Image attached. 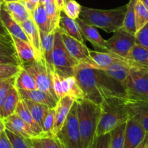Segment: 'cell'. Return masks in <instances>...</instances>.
Here are the masks:
<instances>
[{
	"label": "cell",
	"instance_id": "1",
	"mask_svg": "<svg viewBox=\"0 0 148 148\" xmlns=\"http://www.w3.org/2000/svg\"><path fill=\"white\" fill-rule=\"evenodd\" d=\"M74 77L85 98L99 106L107 97L126 96L123 85L101 69L78 63L75 68Z\"/></svg>",
	"mask_w": 148,
	"mask_h": 148
},
{
	"label": "cell",
	"instance_id": "2",
	"mask_svg": "<svg viewBox=\"0 0 148 148\" xmlns=\"http://www.w3.org/2000/svg\"><path fill=\"white\" fill-rule=\"evenodd\" d=\"M100 106L101 113L97 129V136L110 133L130 119L127 97L123 95L107 97Z\"/></svg>",
	"mask_w": 148,
	"mask_h": 148
},
{
	"label": "cell",
	"instance_id": "3",
	"mask_svg": "<svg viewBox=\"0 0 148 148\" xmlns=\"http://www.w3.org/2000/svg\"><path fill=\"white\" fill-rule=\"evenodd\" d=\"M81 148H90L97 137L100 106L86 98L76 101Z\"/></svg>",
	"mask_w": 148,
	"mask_h": 148
},
{
	"label": "cell",
	"instance_id": "4",
	"mask_svg": "<svg viewBox=\"0 0 148 148\" xmlns=\"http://www.w3.org/2000/svg\"><path fill=\"white\" fill-rule=\"evenodd\" d=\"M126 8L127 4L112 10H97L81 6L79 18L107 33H114L123 26Z\"/></svg>",
	"mask_w": 148,
	"mask_h": 148
},
{
	"label": "cell",
	"instance_id": "5",
	"mask_svg": "<svg viewBox=\"0 0 148 148\" xmlns=\"http://www.w3.org/2000/svg\"><path fill=\"white\" fill-rule=\"evenodd\" d=\"M52 62L55 72L59 76L65 77L74 76L75 68L79 63L71 56L67 50L59 27L55 30Z\"/></svg>",
	"mask_w": 148,
	"mask_h": 148
},
{
	"label": "cell",
	"instance_id": "6",
	"mask_svg": "<svg viewBox=\"0 0 148 148\" xmlns=\"http://www.w3.org/2000/svg\"><path fill=\"white\" fill-rule=\"evenodd\" d=\"M126 97L131 100L148 102L147 69L131 66L123 84Z\"/></svg>",
	"mask_w": 148,
	"mask_h": 148
},
{
	"label": "cell",
	"instance_id": "7",
	"mask_svg": "<svg viewBox=\"0 0 148 148\" xmlns=\"http://www.w3.org/2000/svg\"><path fill=\"white\" fill-rule=\"evenodd\" d=\"M55 137L62 148H81L76 101L74 102L63 126Z\"/></svg>",
	"mask_w": 148,
	"mask_h": 148
},
{
	"label": "cell",
	"instance_id": "8",
	"mask_svg": "<svg viewBox=\"0 0 148 148\" xmlns=\"http://www.w3.org/2000/svg\"><path fill=\"white\" fill-rule=\"evenodd\" d=\"M22 66L33 77L38 89L45 91L57 101H59L54 90L52 71L48 67L43 58Z\"/></svg>",
	"mask_w": 148,
	"mask_h": 148
},
{
	"label": "cell",
	"instance_id": "9",
	"mask_svg": "<svg viewBox=\"0 0 148 148\" xmlns=\"http://www.w3.org/2000/svg\"><path fill=\"white\" fill-rule=\"evenodd\" d=\"M53 87L58 100L65 96H69L75 101L85 98L84 92L78 85L75 77L59 76L57 72H52Z\"/></svg>",
	"mask_w": 148,
	"mask_h": 148
},
{
	"label": "cell",
	"instance_id": "10",
	"mask_svg": "<svg viewBox=\"0 0 148 148\" xmlns=\"http://www.w3.org/2000/svg\"><path fill=\"white\" fill-rule=\"evenodd\" d=\"M135 43V35L131 34L122 27L115 30L113 36L107 40L108 51L116 53L126 59Z\"/></svg>",
	"mask_w": 148,
	"mask_h": 148
},
{
	"label": "cell",
	"instance_id": "11",
	"mask_svg": "<svg viewBox=\"0 0 148 148\" xmlns=\"http://www.w3.org/2000/svg\"><path fill=\"white\" fill-rule=\"evenodd\" d=\"M60 32L64 44L71 56L79 63L84 64L97 69V66L90 57L89 49L86 46V45L82 42L69 36L61 30Z\"/></svg>",
	"mask_w": 148,
	"mask_h": 148
},
{
	"label": "cell",
	"instance_id": "12",
	"mask_svg": "<svg viewBox=\"0 0 148 148\" xmlns=\"http://www.w3.org/2000/svg\"><path fill=\"white\" fill-rule=\"evenodd\" d=\"M146 132L139 120L131 117L126 121L125 143L123 148H136L146 136Z\"/></svg>",
	"mask_w": 148,
	"mask_h": 148
},
{
	"label": "cell",
	"instance_id": "13",
	"mask_svg": "<svg viewBox=\"0 0 148 148\" xmlns=\"http://www.w3.org/2000/svg\"><path fill=\"white\" fill-rule=\"evenodd\" d=\"M75 101V100L69 96L63 97L57 101L55 108V124L52 131L53 136H56L61 130Z\"/></svg>",
	"mask_w": 148,
	"mask_h": 148
},
{
	"label": "cell",
	"instance_id": "14",
	"mask_svg": "<svg viewBox=\"0 0 148 148\" xmlns=\"http://www.w3.org/2000/svg\"><path fill=\"white\" fill-rule=\"evenodd\" d=\"M76 22L79 25L84 37L87 40H89L95 49L105 51V52L108 51L107 40H104L102 38L95 26H93L91 25L85 23L84 20H82L79 17L76 19Z\"/></svg>",
	"mask_w": 148,
	"mask_h": 148
},
{
	"label": "cell",
	"instance_id": "15",
	"mask_svg": "<svg viewBox=\"0 0 148 148\" xmlns=\"http://www.w3.org/2000/svg\"><path fill=\"white\" fill-rule=\"evenodd\" d=\"M4 121L6 130L11 132L26 139L36 138V135L29 126L15 113L4 119Z\"/></svg>",
	"mask_w": 148,
	"mask_h": 148
},
{
	"label": "cell",
	"instance_id": "16",
	"mask_svg": "<svg viewBox=\"0 0 148 148\" xmlns=\"http://www.w3.org/2000/svg\"><path fill=\"white\" fill-rule=\"evenodd\" d=\"M15 49L17 52V57L20 61L22 66L35 62L40 59L36 54L33 48L28 42L24 41L17 37L12 36Z\"/></svg>",
	"mask_w": 148,
	"mask_h": 148
},
{
	"label": "cell",
	"instance_id": "17",
	"mask_svg": "<svg viewBox=\"0 0 148 148\" xmlns=\"http://www.w3.org/2000/svg\"><path fill=\"white\" fill-rule=\"evenodd\" d=\"M0 19L11 36L30 43L24 30L22 28L21 25L17 22H16V20L12 17L11 14L7 10L5 6H4V1L1 4V9H0Z\"/></svg>",
	"mask_w": 148,
	"mask_h": 148
},
{
	"label": "cell",
	"instance_id": "18",
	"mask_svg": "<svg viewBox=\"0 0 148 148\" xmlns=\"http://www.w3.org/2000/svg\"><path fill=\"white\" fill-rule=\"evenodd\" d=\"M22 28L24 30L26 36L28 38L29 42L32 47L36 51V54L39 58H42V47L41 41L40 31L35 24L33 19H28L20 24Z\"/></svg>",
	"mask_w": 148,
	"mask_h": 148
},
{
	"label": "cell",
	"instance_id": "19",
	"mask_svg": "<svg viewBox=\"0 0 148 148\" xmlns=\"http://www.w3.org/2000/svg\"><path fill=\"white\" fill-rule=\"evenodd\" d=\"M128 107L131 117H134L148 134V102L134 101L128 98Z\"/></svg>",
	"mask_w": 148,
	"mask_h": 148
},
{
	"label": "cell",
	"instance_id": "20",
	"mask_svg": "<svg viewBox=\"0 0 148 148\" xmlns=\"http://www.w3.org/2000/svg\"><path fill=\"white\" fill-rule=\"evenodd\" d=\"M18 92L21 99L30 100L36 103L44 104L50 108H55L57 103V101L52 95L41 90H18Z\"/></svg>",
	"mask_w": 148,
	"mask_h": 148
},
{
	"label": "cell",
	"instance_id": "21",
	"mask_svg": "<svg viewBox=\"0 0 148 148\" xmlns=\"http://www.w3.org/2000/svg\"><path fill=\"white\" fill-rule=\"evenodd\" d=\"M131 65L126 62H117L105 67L100 68L109 77L123 85L129 75Z\"/></svg>",
	"mask_w": 148,
	"mask_h": 148
},
{
	"label": "cell",
	"instance_id": "22",
	"mask_svg": "<svg viewBox=\"0 0 148 148\" xmlns=\"http://www.w3.org/2000/svg\"><path fill=\"white\" fill-rule=\"evenodd\" d=\"M15 113L17 114L29 126L30 130L33 131V132L36 135V138L46 137V134L44 132L41 126L35 121L34 119L32 116L31 114H30V111H29L28 108L25 103L24 101L21 98H20V101H19V103L16 108Z\"/></svg>",
	"mask_w": 148,
	"mask_h": 148
},
{
	"label": "cell",
	"instance_id": "23",
	"mask_svg": "<svg viewBox=\"0 0 148 148\" xmlns=\"http://www.w3.org/2000/svg\"><path fill=\"white\" fill-rule=\"evenodd\" d=\"M58 27L62 32L66 33L71 37L73 38L82 43L84 42V37L81 33V30L78 23L76 22V20L69 17L62 11H61L60 13Z\"/></svg>",
	"mask_w": 148,
	"mask_h": 148
},
{
	"label": "cell",
	"instance_id": "24",
	"mask_svg": "<svg viewBox=\"0 0 148 148\" xmlns=\"http://www.w3.org/2000/svg\"><path fill=\"white\" fill-rule=\"evenodd\" d=\"M89 55L90 57L97 66V69L105 67V66H109V65L117 62H129L131 65L129 60L111 51L100 52L89 50Z\"/></svg>",
	"mask_w": 148,
	"mask_h": 148
},
{
	"label": "cell",
	"instance_id": "25",
	"mask_svg": "<svg viewBox=\"0 0 148 148\" xmlns=\"http://www.w3.org/2000/svg\"><path fill=\"white\" fill-rule=\"evenodd\" d=\"M40 36L42 47V58L44 59L46 65L50 69V70L52 72H55L53 62H52L55 30L49 33L40 31Z\"/></svg>",
	"mask_w": 148,
	"mask_h": 148
},
{
	"label": "cell",
	"instance_id": "26",
	"mask_svg": "<svg viewBox=\"0 0 148 148\" xmlns=\"http://www.w3.org/2000/svg\"><path fill=\"white\" fill-rule=\"evenodd\" d=\"M132 66L148 68V49L135 43L127 58Z\"/></svg>",
	"mask_w": 148,
	"mask_h": 148
},
{
	"label": "cell",
	"instance_id": "27",
	"mask_svg": "<svg viewBox=\"0 0 148 148\" xmlns=\"http://www.w3.org/2000/svg\"><path fill=\"white\" fill-rule=\"evenodd\" d=\"M20 101V96L19 95L18 90L15 88V85H13L10 88L5 102L1 108V111L0 112V119H4L15 114L16 108H17Z\"/></svg>",
	"mask_w": 148,
	"mask_h": 148
},
{
	"label": "cell",
	"instance_id": "28",
	"mask_svg": "<svg viewBox=\"0 0 148 148\" xmlns=\"http://www.w3.org/2000/svg\"><path fill=\"white\" fill-rule=\"evenodd\" d=\"M4 6L12 17L20 25L31 17L30 12L26 8L21 0L20 1L4 3Z\"/></svg>",
	"mask_w": 148,
	"mask_h": 148
},
{
	"label": "cell",
	"instance_id": "29",
	"mask_svg": "<svg viewBox=\"0 0 148 148\" xmlns=\"http://www.w3.org/2000/svg\"><path fill=\"white\" fill-rule=\"evenodd\" d=\"M30 16L40 31L44 33L51 32L49 19L44 4L39 3L33 12L30 13Z\"/></svg>",
	"mask_w": 148,
	"mask_h": 148
},
{
	"label": "cell",
	"instance_id": "30",
	"mask_svg": "<svg viewBox=\"0 0 148 148\" xmlns=\"http://www.w3.org/2000/svg\"><path fill=\"white\" fill-rule=\"evenodd\" d=\"M15 86L17 90H36L37 85L33 77L22 66V69L15 77Z\"/></svg>",
	"mask_w": 148,
	"mask_h": 148
},
{
	"label": "cell",
	"instance_id": "31",
	"mask_svg": "<svg viewBox=\"0 0 148 148\" xmlns=\"http://www.w3.org/2000/svg\"><path fill=\"white\" fill-rule=\"evenodd\" d=\"M25 103L26 104L27 107L28 108L32 116L34 119L35 121L41 126L42 128V124H43L44 119L46 116V113L48 112L50 108L47 106L44 105V104L36 103L34 101H30L27 99H23ZM43 130V129H42Z\"/></svg>",
	"mask_w": 148,
	"mask_h": 148
},
{
	"label": "cell",
	"instance_id": "32",
	"mask_svg": "<svg viewBox=\"0 0 148 148\" xmlns=\"http://www.w3.org/2000/svg\"><path fill=\"white\" fill-rule=\"evenodd\" d=\"M137 0H130L127 4L126 14L123 20V27L124 30L131 34L135 35L136 32V22H135V5Z\"/></svg>",
	"mask_w": 148,
	"mask_h": 148
},
{
	"label": "cell",
	"instance_id": "33",
	"mask_svg": "<svg viewBox=\"0 0 148 148\" xmlns=\"http://www.w3.org/2000/svg\"><path fill=\"white\" fill-rule=\"evenodd\" d=\"M44 7L50 25V31H54L59 25L61 10L57 7L55 1L45 4Z\"/></svg>",
	"mask_w": 148,
	"mask_h": 148
},
{
	"label": "cell",
	"instance_id": "34",
	"mask_svg": "<svg viewBox=\"0 0 148 148\" xmlns=\"http://www.w3.org/2000/svg\"><path fill=\"white\" fill-rule=\"evenodd\" d=\"M126 122L110 132V148H123L125 143Z\"/></svg>",
	"mask_w": 148,
	"mask_h": 148
},
{
	"label": "cell",
	"instance_id": "35",
	"mask_svg": "<svg viewBox=\"0 0 148 148\" xmlns=\"http://www.w3.org/2000/svg\"><path fill=\"white\" fill-rule=\"evenodd\" d=\"M135 22L136 31L148 23V8L137 0L135 5Z\"/></svg>",
	"mask_w": 148,
	"mask_h": 148
},
{
	"label": "cell",
	"instance_id": "36",
	"mask_svg": "<svg viewBox=\"0 0 148 148\" xmlns=\"http://www.w3.org/2000/svg\"><path fill=\"white\" fill-rule=\"evenodd\" d=\"M81 6L75 0H67L64 1L62 12L71 18L76 20L79 17Z\"/></svg>",
	"mask_w": 148,
	"mask_h": 148
},
{
	"label": "cell",
	"instance_id": "37",
	"mask_svg": "<svg viewBox=\"0 0 148 148\" xmlns=\"http://www.w3.org/2000/svg\"><path fill=\"white\" fill-rule=\"evenodd\" d=\"M6 133L12 145L13 148H33L31 139H26L5 130Z\"/></svg>",
	"mask_w": 148,
	"mask_h": 148
},
{
	"label": "cell",
	"instance_id": "38",
	"mask_svg": "<svg viewBox=\"0 0 148 148\" xmlns=\"http://www.w3.org/2000/svg\"><path fill=\"white\" fill-rule=\"evenodd\" d=\"M21 69V65L0 64V80H5L15 77Z\"/></svg>",
	"mask_w": 148,
	"mask_h": 148
},
{
	"label": "cell",
	"instance_id": "39",
	"mask_svg": "<svg viewBox=\"0 0 148 148\" xmlns=\"http://www.w3.org/2000/svg\"><path fill=\"white\" fill-rule=\"evenodd\" d=\"M55 108H49L44 119L42 129L46 136H53L52 131H53L54 124H55Z\"/></svg>",
	"mask_w": 148,
	"mask_h": 148
},
{
	"label": "cell",
	"instance_id": "40",
	"mask_svg": "<svg viewBox=\"0 0 148 148\" xmlns=\"http://www.w3.org/2000/svg\"><path fill=\"white\" fill-rule=\"evenodd\" d=\"M15 77L10 78V79H5L3 82L2 85H1V88H0V112H1L3 105L5 102L10 88L13 85H15Z\"/></svg>",
	"mask_w": 148,
	"mask_h": 148
},
{
	"label": "cell",
	"instance_id": "41",
	"mask_svg": "<svg viewBox=\"0 0 148 148\" xmlns=\"http://www.w3.org/2000/svg\"><path fill=\"white\" fill-rule=\"evenodd\" d=\"M136 43L148 49V23L135 33Z\"/></svg>",
	"mask_w": 148,
	"mask_h": 148
},
{
	"label": "cell",
	"instance_id": "42",
	"mask_svg": "<svg viewBox=\"0 0 148 148\" xmlns=\"http://www.w3.org/2000/svg\"><path fill=\"white\" fill-rule=\"evenodd\" d=\"M43 148H62L60 143L55 136H46L37 138Z\"/></svg>",
	"mask_w": 148,
	"mask_h": 148
},
{
	"label": "cell",
	"instance_id": "43",
	"mask_svg": "<svg viewBox=\"0 0 148 148\" xmlns=\"http://www.w3.org/2000/svg\"><path fill=\"white\" fill-rule=\"evenodd\" d=\"M90 148H110V133L97 136Z\"/></svg>",
	"mask_w": 148,
	"mask_h": 148
},
{
	"label": "cell",
	"instance_id": "44",
	"mask_svg": "<svg viewBox=\"0 0 148 148\" xmlns=\"http://www.w3.org/2000/svg\"><path fill=\"white\" fill-rule=\"evenodd\" d=\"M0 55L12 56V57L18 59L14 45L6 43V42L0 41Z\"/></svg>",
	"mask_w": 148,
	"mask_h": 148
},
{
	"label": "cell",
	"instance_id": "45",
	"mask_svg": "<svg viewBox=\"0 0 148 148\" xmlns=\"http://www.w3.org/2000/svg\"><path fill=\"white\" fill-rule=\"evenodd\" d=\"M0 41L6 42V43L14 45L12 36L4 25L1 19H0Z\"/></svg>",
	"mask_w": 148,
	"mask_h": 148
},
{
	"label": "cell",
	"instance_id": "46",
	"mask_svg": "<svg viewBox=\"0 0 148 148\" xmlns=\"http://www.w3.org/2000/svg\"><path fill=\"white\" fill-rule=\"evenodd\" d=\"M0 64L21 65V63H20V60L18 59L12 57V56L0 55Z\"/></svg>",
	"mask_w": 148,
	"mask_h": 148
},
{
	"label": "cell",
	"instance_id": "47",
	"mask_svg": "<svg viewBox=\"0 0 148 148\" xmlns=\"http://www.w3.org/2000/svg\"><path fill=\"white\" fill-rule=\"evenodd\" d=\"M0 148H13L5 131L0 134Z\"/></svg>",
	"mask_w": 148,
	"mask_h": 148
},
{
	"label": "cell",
	"instance_id": "48",
	"mask_svg": "<svg viewBox=\"0 0 148 148\" xmlns=\"http://www.w3.org/2000/svg\"><path fill=\"white\" fill-rule=\"evenodd\" d=\"M21 1L23 2V4H24V6L26 7V8L30 12V13L33 12V10L36 9V4H35L34 3H33L32 1H30V0H21Z\"/></svg>",
	"mask_w": 148,
	"mask_h": 148
},
{
	"label": "cell",
	"instance_id": "49",
	"mask_svg": "<svg viewBox=\"0 0 148 148\" xmlns=\"http://www.w3.org/2000/svg\"><path fill=\"white\" fill-rule=\"evenodd\" d=\"M148 147V134H146L143 141L136 148H147Z\"/></svg>",
	"mask_w": 148,
	"mask_h": 148
},
{
	"label": "cell",
	"instance_id": "50",
	"mask_svg": "<svg viewBox=\"0 0 148 148\" xmlns=\"http://www.w3.org/2000/svg\"><path fill=\"white\" fill-rule=\"evenodd\" d=\"M31 143L32 145H33V148H43L42 147L41 145L40 144L39 140H37V138H33L31 139Z\"/></svg>",
	"mask_w": 148,
	"mask_h": 148
},
{
	"label": "cell",
	"instance_id": "51",
	"mask_svg": "<svg viewBox=\"0 0 148 148\" xmlns=\"http://www.w3.org/2000/svg\"><path fill=\"white\" fill-rule=\"evenodd\" d=\"M55 2L56 4L57 7L62 11L64 6V0H55Z\"/></svg>",
	"mask_w": 148,
	"mask_h": 148
},
{
	"label": "cell",
	"instance_id": "52",
	"mask_svg": "<svg viewBox=\"0 0 148 148\" xmlns=\"http://www.w3.org/2000/svg\"><path fill=\"white\" fill-rule=\"evenodd\" d=\"M5 130H6V127H5V124H4V119H0V134L2 133L3 132L5 131Z\"/></svg>",
	"mask_w": 148,
	"mask_h": 148
},
{
	"label": "cell",
	"instance_id": "53",
	"mask_svg": "<svg viewBox=\"0 0 148 148\" xmlns=\"http://www.w3.org/2000/svg\"><path fill=\"white\" fill-rule=\"evenodd\" d=\"M55 1V0H39V4H41L44 5V4H46V3H49L50 2V1Z\"/></svg>",
	"mask_w": 148,
	"mask_h": 148
},
{
	"label": "cell",
	"instance_id": "54",
	"mask_svg": "<svg viewBox=\"0 0 148 148\" xmlns=\"http://www.w3.org/2000/svg\"><path fill=\"white\" fill-rule=\"evenodd\" d=\"M139 1L148 8V0H139Z\"/></svg>",
	"mask_w": 148,
	"mask_h": 148
},
{
	"label": "cell",
	"instance_id": "55",
	"mask_svg": "<svg viewBox=\"0 0 148 148\" xmlns=\"http://www.w3.org/2000/svg\"><path fill=\"white\" fill-rule=\"evenodd\" d=\"M4 3H10V2H14V1H20V0H2Z\"/></svg>",
	"mask_w": 148,
	"mask_h": 148
},
{
	"label": "cell",
	"instance_id": "56",
	"mask_svg": "<svg viewBox=\"0 0 148 148\" xmlns=\"http://www.w3.org/2000/svg\"><path fill=\"white\" fill-rule=\"evenodd\" d=\"M30 1H32L33 3H34L35 4H36V5H38L39 3V0H30Z\"/></svg>",
	"mask_w": 148,
	"mask_h": 148
},
{
	"label": "cell",
	"instance_id": "57",
	"mask_svg": "<svg viewBox=\"0 0 148 148\" xmlns=\"http://www.w3.org/2000/svg\"><path fill=\"white\" fill-rule=\"evenodd\" d=\"M2 3H3L2 0H0V9H1V4H2Z\"/></svg>",
	"mask_w": 148,
	"mask_h": 148
},
{
	"label": "cell",
	"instance_id": "58",
	"mask_svg": "<svg viewBox=\"0 0 148 148\" xmlns=\"http://www.w3.org/2000/svg\"><path fill=\"white\" fill-rule=\"evenodd\" d=\"M4 80H0V88H1V85H2V83H3V82H4Z\"/></svg>",
	"mask_w": 148,
	"mask_h": 148
},
{
	"label": "cell",
	"instance_id": "59",
	"mask_svg": "<svg viewBox=\"0 0 148 148\" xmlns=\"http://www.w3.org/2000/svg\"><path fill=\"white\" fill-rule=\"evenodd\" d=\"M67 1V0H64V1Z\"/></svg>",
	"mask_w": 148,
	"mask_h": 148
},
{
	"label": "cell",
	"instance_id": "60",
	"mask_svg": "<svg viewBox=\"0 0 148 148\" xmlns=\"http://www.w3.org/2000/svg\"><path fill=\"white\" fill-rule=\"evenodd\" d=\"M147 73H148V68H147Z\"/></svg>",
	"mask_w": 148,
	"mask_h": 148
},
{
	"label": "cell",
	"instance_id": "61",
	"mask_svg": "<svg viewBox=\"0 0 148 148\" xmlns=\"http://www.w3.org/2000/svg\"><path fill=\"white\" fill-rule=\"evenodd\" d=\"M147 148H148V147H147Z\"/></svg>",
	"mask_w": 148,
	"mask_h": 148
}]
</instances>
